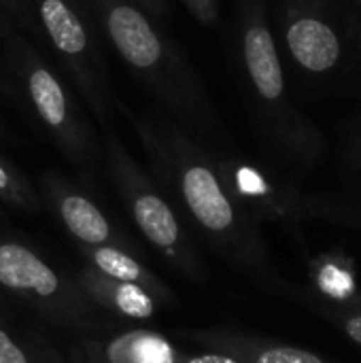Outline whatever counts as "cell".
<instances>
[{
  "label": "cell",
  "instance_id": "cell-16",
  "mask_svg": "<svg viewBox=\"0 0 361 363\" xmlns=\"http://www.w3.org/2000/svg\"><path fill=\"white\" fill-rule=\"evenodd\" d=\"M0 200L9 206L21 208L28 213H34L40 208V198L34 185L2 153H0Z\"/></svg>",
  "mask_w": 361,
  "mask_h": 363
},
{
  "label": "cell",
  "instance_id": "cell-25",
  "mask_svg": "<svg viewBox=\"0 0 361 363\" xmlns=\"http://www.w3.org/2000/svg\"><path fill=\"white\" fill-rule=\"evenodd\" d=\"M357 2H360V4H361V0H357Z\"/></svg>",
  "mask_w": 361,
  "mask_h": 363
},
{
  "label": "cell",
  "instance_id": "cell-21",
  "mask_svg": "<svg viewBox=\"0 0 361 363\" xmlns=\"http://www.w3.org/2000/svg\"><path fill=\"white\" fill-rule=\"evenodd\" d=\"M179 363H245L240 362L238 357L234 355H228V353H221V351H213V353H198V355H183L181 353V359Z\"/></svg>",
  "mask_w": 361,
  "mask_h": 363
},
{
  "label": "cell",
  "instance_id": "cell-24",
  "mask_svg": "<svg viewBox=\"0 0 361 363\" xmlns=\"http://www.w3.org/2000/svg\"><path fill=\"white\" fill-rule=\"evenodd\" d=\"M4 132V123H2V119H0V134Z\"/></svg>",
  "mask_w": 361,
  "mask_h": 363
},
{
  "label": "cell",
  "instance_id": "cell-3",
  "mask_svg": "<svg viewBox=\"0 0 361 363\" xmlns=\"http://www.w3.org/2000/svg\"><path fill=\"white\" fill-rule=\"evenodd\" d=\"M240 55L249 87L274 143L298 160H315L321 151V136L287 96L264 0H240Z\"/></svg>",
  "mask_w": 361,
  "mask_h": 363
},
{
  "label": "cell",
  "instance_id": "cell-8",
  "mask_svg": "<svg viewBox=\"0 0 361 363\" xmlns=\"http://www.w3.org/2000/svg\"><path fill=\"white\" fill-rule=\"evenodd\" d=\"M0 289L64 319L81 311L77 291L30 247L0 238Z\"/></svg>",
  "mask_w": 361,
  "mask_h": 363
},
{
  "label": "cell",
  "instance_id": "cell-23",
  "mask_svg": "<svg viewBox=\"0 0 361 363\" xmlns=\"http://www.w3.org/2000/svg\"><path fill=\"white\" fill-rule=\"evenodd\" d=\"M11 36V23L6 21V17L0 13V38H6Z\"/></svg>",
  "mask_w": 361,
  "mask_h": 363
},
{
  "label": "cell",
  "instance_id": "cell-6",
  "mask_svg": "<svg viewBox=\"0 0 361 363\" xmlns=\"http://www.w3.org/2000/svg\"><path fill=\"white\" fill-rule=\"evenodd\" d=\"M38 23L91 115L111 125L115 98L96 38L72 0H32Z\"/></svg>",
  "mask_w": 361,
  "mask_h": 363
},
{
  "label": "cell",
  "instance_id": "cell-15",
  "mask_svg": "<svg viewBox=\"0 0 361 363\" xmlns=\"http://www.w3.org/2000/svg\"><path fill=\"white\" fill-rule=\"evenodd\" d=\"M313 298L334 306H361V296L357 294L349 259L338 255L319 257L313 266Z\"/></svg>",
  "mask_w": 361,
  "mask_h": 363
},
{
  "label": "cell",
  "instance_id": "cell-12",
  "mask_svg": "<svg viewBox=\"0 0 361 363\" xmlns=\"http://www.w3.org/2000/svg\"><path fill=\"white\" fill-rule=\"evenodd\" d=\"M89 362L96 363H179L177 351L162 334L151 330H130L106 342L89 345Z\"/></svg>",
  "mask_w": 361,
  "mask_h": 363
},
{
  "label": "cell",
  "instance_id": "cell-20",
  "mask_svg": "<svg viewBox=\"0 0 361 363\" xmlns=\"http://www.w3.org/2000/svg\"><path fill=\"white\" fill-rule=\"evenodd\" d=\"M0 6L9 17L19 21V26L32 28V13H34L32 0H0Z\"/></svg>",
  "mask_w": 361,
  "mask_h": 363
},
{
  "label": "cell",
  "instance_id": "cell-17",
  "mask_svg": "<svg viewBox=\"0 0 361 363\" xmlns=\"http://www.w3.org/2000/svg\"><path fill=\"white\" fill-rule=\"evenodd\" d=\"M306 300L311 302V306L326 317L328 321H332L334 325L340 328V332L353 342L361 347V306H334V304H326L313 296H306Z\"/></svg>",
  "mask_w": 361,
  "mask_h": 363
},
{
  "label": "cell",
  "instance_id": "cell-9",
  "mask_svg": "<svg viewBox=\"0 0 361 363\" xmlns=\"http://www.w3.org/2000/svg\"><path fill=\"white\" fill-rule=\"evenodd\" d=\"M40 189L51 211L64 225V230L83 247H102V245H119L123 240L117 236L109 217L100 211V206L72 183L55 172H45L40 179Z\"/></svg>",
  "mask_w": 361,
  "mask_h": 363
},
{
  "label": "cell",
  "instance_id": "cell-4",
  "mask_svg": "<svg viewBox=\"0 0 361 363\" xmlns=\"http://www.w3.org/2000/svg\"><path fill=\"white\" fill-rule=\"evenodd\" d=\"M104 164L126 211L147 242L183 274L202 279V264L174 206L168 202L160 183L138 166L111 128L104 134Z\"/></svg>",
  "mask_w": 361,
  "mask_h": 363
},
{
  "label": "cell",
  "instance_id": "cell-26",
  "mask_svg": "<svg viewBox=\"0 0 361 363\" xmlns=\"http://www.w3.org/2000/svg\"><path fill=\"white\" fill-rule=\"evenodd\" d=\"M89 363H96V362H89Z\"/></svg>",
  "mask_w": 361,
  "mask_h": 363
},
{
  "label": "cell",
  "instance_id": "cell-2",
  "mask_svg": "<svg viewBox=\"0 0 361 363\" xmlns=\"http://www.w3.org/2000/svg\"><path fill=\"white\" fill-rule=\"evenodd\" d=\"M106 40L132 72L185 125L219 132L217 115L202 83L177 43L132 0H89Z\"/></svg>",
  "mask_w": 361,
  "mask_h": 363
},
{
  "label": "cell",
  "instance_id": "cell-7",
  "mask_svg": "<svg viewBox=\"0 0 361 363\" xmlns=\"http://www.w3.org/2000/svg\"><path fill=\"white\" fill-rule=\"evenodd\" d=\"M215 162L230 194L253 219H270L294 225L306 217H321L338 223L361 225V217L353 215V211L349 213L345 208L304 200L296 189L279 185L268 172L245 160L215 155Z\"/></svg>",
  "mask_w": 361,
  "mask_h": 363
},
{
  "label": "cell",
  "instance_id": "cell-1",
  "mask_svg": "<svg viewBox=\"0 0 361 363\" xmlns=\"http://www.w3.org/2000/svg\"><path fill=\"white\" fill-rule=\"evenodd\" d=\"M115 106L130 119L160 185L204 238L232 262L266 272L268 257L255 219L230 194L215 153L202 149L177 123L138 115L117 102Z\"/></svg>",
  "mask_w": 361,
  "mask_h": 363
},
{
  "label": "cell",
  "instance_id": "cell-22",
  "mask_svg": "<svg viewBox=\"0 0 361 363\" xmlns=\"http://www.w3.org/2000/svg\"><path fill=\"white\" fill-rule=\"evenodd\" d=\"M132 2L155 17H164L168 13V0H132Z\"/></svg>",
  "mask_w": 361,
  "mask_h": 363
},
{
  "label": "cell",
  "instance_id": "cell-11",
  "mask_svg": "<svg viewBox=\"0 0 361 363\" xmlns=\"http://www.w3.org/2000/svg\"><path fill=\"white\" fill-rule=\"evenodd\" d=\"M79 287L89 300L126 319H151L157 315V298L136 283L115 281L100 274L96 268H85L79 274Z\"/></svg>",
  "mask_w": 361,
  "mask_h": 363
},
{
  "label": "cell",
  "instance_id": "cell-18",
  "mask_svg": "<svg viewBox=\"0 0 361 363\" xmlns=\"http://www.w3.org/2000/svg\"><path fill=\"white\" fill-rule=\"evenodd\" d=\"M181 2L204 26H213L219 17V0H181Z\"/></svg>",
  "mask_w": 361,
  "mask_h": 363
},
{
  "label": "cell",
  "instance_id": "cell-19",
  "mask_svg": "<svg viewBox=\"0 0 361 363\" xmlns=\"http://www.w3.org/2000/svg\"><path fill=\"white\" fill-rule=\"evenodd\" d=\"M0 363H34L26 353V349L17 345L2 328H0Z\"/></svg>",
  "mask_w": 361,
  "mask_h": 363
},
{
  "label": "cell",
  "instance_id": "cell-13",
  "mask_svg": "<svg viewBox=\"0 0 361 363\" xmlns=\"http://www.w3.org/2000/svg\"><path fill=\"white\" fill-rule=\"evenodd\" d=\"M198 340L204 345H211L213 349H219L221 353L234 355L245 363H336L317 353H311L306 349L257 340V338L238 336V334L217 332V334L198 336Z\"/></svg>",
  "mask_w": 361,
  "mask_h": 363
},
{
  "label": "cell",
  "instance_id": "cell-5",
  "mask_svg": "<svg viewBox=\"0 0 361 363\" xmlns=\"http://www.w3.org/2000/svg\"><path fill=\"white\" fill-rule=\"evenodd\" d=\"M9 60L36 119L55 147L79 170L94 172L98 162L94 132L68 87L21 36L9 38Z\"/></svg>",
  "mask_w": 361,
  "mask_h": 363
},
{
  "label": "cell",
  "instance_id": "cell-14",
  "mask_svg": "<svg viewBox=\"0 0 361 363\" xmlns=\"http://www.w3.org/2000/svg\"><path fill=\"white\" fill-rule=\"evenodd\" d=\"M91 268H96L100 274L111 277L115 281L123 283H136L151 291L157 300H170V291L166 285L160 283L157 277H153L136 257H132L123 247L119 245H102V247H85Z\"/></svg>",
  "mask_w": 361,
  "mask_h": 363
},
{
  "label": "cell",
  "instance_id": "cell-10",
  "mask_svg": "<svg viewBox=\"0 0 361 363\" xmlns=\"http://www.w3.org/2000/svg\"><path fill=\"white\" fill-rule=\"evenodd\" d=\"M285 45L294 62L315 74L332 70L343 55L338 32L319 15L289 9L285 15Z\"/></svg>",
  "mask_w": 361,
  "mask_h": 363
}]
</instances>
